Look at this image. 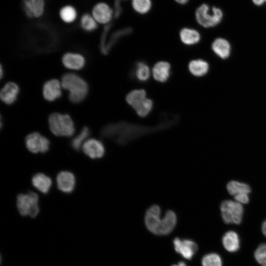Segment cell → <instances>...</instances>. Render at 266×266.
I'll return each mask as SVG.
<instances>
[{
	"mask_svg": "<svg viewBox=\"0 0 266 266\" xmlns=\"http://www.w3.org/2000/svg\"><path fill=\"white\" fill-rule=\"evenodd\" d=\"M253 5L257 7L266 5V0H250Z\"/></svg>",
	"mask_w": 266,
	"mask_h": 266,
	"instance_id": "obj_34",
	"label": "cell"
},
{
	"mask_svg": "<svg viewBox=\"0 0 266 266\" xmlns=\"http://www.w3.org/2000/svg\"><path fill=\"white\" fill-rule=\"evenodd\" d=\"M254 257L261 266H266V243H262L257 247Z\"/></svg>",
	"mask_w": 266,
	"mask_h": 266,
	"instance_id": "obj_33",
	"label": "cell"
},
{
	"mask_svg": "<svg viewBox=\"0 0 266 266\" xmlns=\"http://www.w3.org/2000/svg\"><path fill=\"white\" fill-rule=\"evenodd\" d=\"M91 132L89 128L84 127L80 133L75 136L71 142V146L73 149L79 151L83 142L89 136Z\"/></svg>",
	"mask_w": 266,
	"mask_h": 266,
	"instance_id": "obj_29",
	"label": "cell"
},
{
	"mask_svg": "<svg viewBox=\"0 0 266 266\" xmlns=\"http://www.w3.org/2000/svg\"><path fill=\"white\" fill-rule=\"evenodd\" d=\"M61 19L65 22L71 23L74 21L76 17L75 9L71 6H66L60 11Z\"/></svg>",
	"mask_w": 266,
	"mask_h": 266,
	"instance_id": "obj_31",
	"label": "cell"
},
{
	"mask_svg": "<svg viewBox=\"0 0 266 266\" xmlns=\"http://www.w3.org/2000/svg\"><path fill=\"white\" fill-rule=\"evenodd\" d=\"M57 187L65 193H70L74 189L75 178L74 174L68 171L60 172L56 177Z\"/></svg>",
	"mask_w": 266,
	"mask_h": 266,
	"instance_id": "obj_14",
	"label": "cell"
},
{
	"mask_svg": "<svg viewBox=\"0 0 266 266\" xmlns=\"http://www.w3.org/2000/svg\"><path fill=\"white\" fill-rule=\"evenodd\" d=\"M151 71L148 65L144 62H138L134 66V77L139 81L146 82L150 78Z\"/></svg>",
	"mask_w": 266,
	"mask_h": 266,
	"instance_id": "obj_26",
	"label": "cell"
},
{
	"mask_svg": "<svg viewBox=\"0 0 266 266\" xmlns=\"http://www.w3.org/2000/svg\"><path fill=\"white\" fill-rule=\"evenodd\" d=\"M62 88L61 81L55 78L48 80L43 86V96L47 101H55L62 97Z\"/></svg>",
	"mask_w": 266,
	"mask_h": 266,
	"instance_id": "obj_10",
	"label": "cell"
},
{
	"mask_svg": "<svg viewBox=\"0 0 266 266\" xmlns=\"http://www.w3.org/2000/svg\"><path fill=\"white\" fill-rule=\"evenodd\" d=\"M177 218L176 213L171 210L166 211L162 218V223L159 235H167L174 229L177 224Z\"/></svg>",
	"mask_w": 266,
	"mask_h": 266,
	"instance_id": "obj_19",
	"label": "cell"
},
{
	"mask_svg": "<svg viewBox=\"0 0 266 266\" xmlns=\"http://www.w3.org/2000/svg\"><path fill=\"white\" fill-rule=\"evenodd\" d=\"M201 264L202 266H222V261L218 254L212 253L203 257Z\"/></svg>",
	"mask_w": 266,
	"mask_h": 266,
	"instance_id": "obj_30",
	"label": "cell"
},
{
	"mask_svg": "<svg viewBox=\"0 0 266 266\" xmlns=\"http://www.w3.org/2000/svg\"><path fill=\"white\" fill-rule=\"evenodd\" d=\"M176 3L180 5H185L187 4L190 0H174Z\"/></svg>",
	"mask_w": 266,
	"mask_h": 266,
	"instance_id": "obj_35",
	"label": "cell"
},
{
	"mask_svg": "<svg viewBox=\"0 0 266 266\" xmlns=\"http://www.w3.org/2000/svg\"><path fill=\"white\" fill-rule=\"evenodd\" d=\"M213 52L222 59H226L230 55L231 47L230 42L224 37H217L211 44Z\"/></svg>",
	"mask_w": 266,
	"mask_h": 266,
	"instance_id": "obj_17",
	"label": "cell"
},
{
	"mask_svg": "<svg viewBox=\"0 0 266 266\" xmlns=\"http://www.w3.org/2000/svg\"><path fill=\"white\" fill-rule=\"evenodd\" d=\"M189 72L194 76L202 77L207 73L209 64L205 60L198 59L191 61L188 65Z\"/></svg>",
	"mask_w": 266,
	"mask_h": 266,
	"instance_id": "obj_20",
	"label": "cell"
},
{
	"mask_svg": "<svg viewBox=\"0 0 266 266\" xmlns=\"http://www.w3.org/2000/svg\"><path fill=\"white\" fill-rule=\"evenodd\" d=\"M171 266H187L186 264L183 262H180L176 265H173Z\"/></svg>",
	"mask_w": 266,
	"mask_h": 266,
	"instance_id": "obj_38",
	"label": "cell"
},
{
	"mask_svg": "<svg viewBox=\"0 0 266 266\" xmlns=\"http://www.w3.org/2000/svg\"><path fill=\"white\" fill-rule=\"evenodd\" d=\"M113 11L106 3L100 2L96 4L93 9V17L100 24H106L111 20Z\"/></svg>",
	"mask_w": 266,
	"mask_h": 266,
	"instance_id": "obj_15",
	"label": "cell"
},
{
	"mask_svg": "<svg viewBox=\"0 0 266 266\" xmlns=\"http://www.w3.org/2000/svg\"><path fill=\"white\" fill-rule=\"evenodd\" d=\"M19 93L20 88L18 84L14 82H8L0 90V100L5 104H12L17 100Z\"/></svg>",
	"mask_w": 266,
	"mask_h": 266,
	"instance_id": "obj_13",
	"label": "cell"
},
{
	"mask_svg": "<svg viewBox=\"0 0 266 266\" xmlns=\"http://www.w3.org/2000/svg\"><path fill=\"white\" fill-rule=\"evenodd\" d=\"M82 28L87 32H91L97 28V21L89 14L84 15L81 20Z\"/></svg>",
	"mask_w": 266,
	"mask_h": 266,
	"instance_id": "obj_32",
	"label": "cell"
},
{
	"mask_svg": "<svg viewBox=\"0 0 266 266\" xmlns=\"http://www.w3.org/2000/svg\"><path fill=\"white\" fill-rule=\"evenodd\" d=\"M220 209L223 220L225 223L239 224L241 223L243 214L241 203L226 200L221 203Z\"/></svg>",
	"mask_w": 266,
	"mask_h": 266,
	"instance_id": "obj_6",
	"label": "cell"
},
{
	"mask_svg": "<svg viewBox=\"0 0 266 266\" xmlns=\"http://www.w3.org/2000/svg\"><path fill=\"white\" fill-rule=\"evenodd\" d=\"M48 122L51 132L56 136L70 137L75 132L74 122L67 114L52 113L48 117Z\"/></svg>",
	"mask_w": 266,
	"mask_h": 266,
	"instance_id": "obj_4",
	"label": "cell"
},
{
	"mask_svg": "<svg viewBox=\"0 0 266 266\" xmlns=\"http://www.w3.org/2000/svg\"><path fill=\"white\" fill-rule=\"evenodd\" d=\"M229 193L234 197L248 195L251 192L250 187L244 183L236 181H231L227 185Z\"/></svg>",
	"mask_w": 266,
	"mask_h": 266,
	"instance_id": "obj_24",
	"label": "cell"
},
{
	"mask_svg": "<svg viewBox=\"0 0 266 266\" xmlns=\"http://www.w3.org/2000/svg\"><path fill=\"white\" fill-rule=\"evenodd\" d=\"M61 82L63 88L68 91V98L71 102L80 103L87 97L88 85L79 75L73 73H65L62 76Z\"/></svg>",
	"mask_w": 266,
	"mask_h": 266,
	"instance_id": "obj_3",
	"label": "cell"
},
{
	"mask_svg": "<svg viewBox=\"0 0 266 266\" xmlns=\"http://www.w3.org/2000/svg\"><path fill=\"white\" fill-rule=\"evenodd\" d=\"M179 38L181 41L186 45H194L198 43L201 38L200 33L197 29L185 27L179 32Z\"/></svg>",
	"mask_w": 266,
	"mask_h": 266,
	"instance_id": "obj_18",
	"label": "cell"
},
{
	"mask_svg": "<svg viewBox=\"0 0 266 266\" xmlns=\"http://www.w3.org/2000/svg\"><path fill=\"white\" fill-rule=\"evenodd\" d=\"M131 4L133 9L141 15L148 13L152 6L151 0H132Z\"/></svg>",
	"mask_w": 266,
	"mask_h": 266,
	"instance_id": "obj_27",
	"label": "cell"
},
{
	"mask_svg": "<svg viewBox=\"0 0 266 266\" xmlns=\"http://www.w3.org/2000/svg\"><path fill=\"white\" fill-rule=\"evenodd\" d=\"M194 16L196 22L200 27L211 29L221 25L225 18V12L218 6L202 2L194 10Z\"/></svg>",
	"mask_w": 266,
	"mask_h": 266,
	"instance_id": "obj_2",
	"label": "cell"
},
{
	"mask_svg": "<svg viewBox=\"0 0 266 266\" xmlns=\"http://www.w3.org/2000/svg\"><path fill=\"white\" fill-rule=\"evenodd\" d=\"M84 154L92 159H100L104 155L105 150L99 140L91 138L84 142L82 146Z\"/></svg>",
	"mask_w": 266,
	"mask_h": 266,
	"instance_id": "obj_11",
	"label": "cell"
},
{
	"mask_svg": "<svg viewBox=\"0 0 266 266\" xmlns=\"http://www.w3.org/2000/svg\"><path fill=\"white\" fill-rule=\"evenodd\" d=\"M39 197L34 192L29 191L20 194L17 197V207L19 213L23 216L36 217L39 212Z\"/></svg>",
	"mask_w": 266,
	"mask_h": 266,
	"instance_id": "obj_5",
	"label": "cell"
},
{
	"mask_svg": "<svg viewBox=\"0 0 266 266\" xmlns=\"http://www.w3.org/2000/svg\"><path fill=\"white\" fill-rule=\"evenodd\" d=\"M33 185L43 194H47L51 188L52 182L51 179L42 173H37L32 179Z\"/></svg>",
	"mask_w": 266,
	"mask_h": 266,
	"instance_id": "obj_21",
	"label": "cell"
},
{
	"mask_svg": "<svg viewBox=\"0 0 266 266\" xmlns=\"http://www.w3.org/2000/svg\"><path fill=\"white\" fill-rule=\"evenodd\" d=\"M146 92L144 89H134L129 92L126 96V100L133 109L140 104L146 98Z\"/></svg>",
	"mask_w": 266,
	"mask_h": 266,
	"instance_id": "obj_25",
	"label": "cell"
},
{
	"mask_svg": "<svg viewBox=\"0 0 266 266\" xmlns=\"http://www.w3.org/2000/svg\"><path fill=\"white\" fill-rule=\"evenodd\" d=\"M262 231L263 233L266 237V220H265L262 224Z\"/></svg>",
	"mask_w": 266,
	"mask_h": 266,
	"instance_id": "obj_36",
	"label": "cell"
},
{
	"mask_svg": "<svg viewBox=\"0 0 266 266\" xmlns=\"http://www.w3.org/2000/svg\"><path fill=\"white\" fill-rule=\"evenodd\" d=\"M166 125L162 124L157 127L149 128L122 122L106 125L102 129L100 134L103 138L124 146L142 136L165 129Z\"/></svg>",
	"mask_w": 266,
	"mask_h": 266,
	"instance_id": "obj_1",
	"label": "cell"
},
{
	"mask_svg": "<svg viewBox=\"0 0 266 266\" xmlns=\"http://www.w3.org/2000/svg\"><path fill=\"white\" fill-rule=\"evenodd\" d=\"M152 74L155 80L161 83L167 81L171 74V66L166 61H161L156 63L152 69Z\"/></svg>",
	"mask_w": 266,
	"mask_h": 266,
	"instance_id": "obj_16",
	"label": "cell"
},
{
	"mask_svg": "<svg viewBox=\"0 0 266 266\" xmlns=\"http://www.w3.org/2000/svg\"><path fill=\"white\" fill-rule=\"evenodd\" d=\"M27 148L33 153L47 152L49 149L50 141L38 132H33L27 135L25 138Z\"/></svg>",
	"mask_w": 266,
	"mask_h": 266,
	"instance_id": "obj_7",
	"label": "cell"
},
{
	"mask_svg": "<svg viewBox=\"0 0 266 266\" xmlns=\"http://www.w3.org/2000/svg\"><path fill=\"white\" fill-rule=\"evenodd\" d=\"M161 209L160 207L154 204L150 206L146 211L144 223L147 229L152 233L159 235L162 223L161 218Z\"/></svg>",
	"mask_w": 266,
	"mask_h": 266,
	"instance_id": "obj_8",
	"label": "cell"
},
{
	"mask_svg": "<svg viewBox=\"0 0 266 266\" xmlns=\"http://www.w3.org/2000/svg\"><path fill=\"white\" fill-rule=\"evenodd\" d=\"M154 103L152 100L146 98L134 110L137 115L140 117L147 116L153 108Z\"/></svg>",
	"mask_w": 266,
	"mask_h": 266,
	"instance_id": "obj_28",
	"label": "cell"
},
{
	"mask_svg": "<svg viewBox=\"0 0 266 266\" xmlns=\"http://www.w3.org/2000/svg\"><path fill=\"white\" fill-rule=\"evenodd\" d=\"M24 8L30 17L40 16L44 10L43 0H24Z\"/></svg>",
	"mask_w": 266,
	"mask_h": 266,
	"instance_id": "obj_23",
	"label": "cell"
},
{
	"mask_svg": "<svg viewBox=\"0 0 266 266\" xmlns=\"http://www.w3.org/2000/svg\"><path fill=\"white\" fill-rule=\"evenodd\" d=\"M0 78L1 79L4 76V69L2 66V65H0Z\"/></svg>",
	"mask_w": 266,
	"mask_h": 266,
	"instance_id": "obj_37",
	"label": "cell"
},
{
	"mask_svg": "<svg viewBox=\"0 0 266 266\" xmlns=\"http://www.w3.org/2000/svg\"><path fill=\"white\" fill-rule=\"evenodd\" d=\"M62 62L66 68L78 70L82 69L85 66L86 59L79 53L67 52L62 56Z\"/></svg>",
	"mask_w": 266,
	"mask_h": 266,
	"instance_id": "obj_12",
	"label": "cell"
},
{
	"mask_svg": "<svg viewBox=\"0 0 266 266\" xmlns=\"http://www.w3.org/2000/svg\"><path fill=\"white\" fill-rule=\"evenodd\" d=\"M222 244L225 249L230 252L237 251L240 247V239L237 233L233 231L226 233L222 237Z\"/></svg>",
	"mask_w": 266,
	"mask_h": 266,
	"instance_id": "obj_22",
	"label": "cell"
},
{
	"mask_svg": "<svg viewBox=\"0 0 266 266\" xmlns=\"http://www.w3.org/2000/svg\"><path fill=\"white\" fill-rule=\"evenodd\" d=\"M173 243L175 251L187 260H191L198 250L196 243L190 239H181L176 237Z\"/></svg>",
	"mask_w": 266,
	"mask_h": 266,
	"instance_id": "obj_9",
	"label": "cell"
}]
</instances>
